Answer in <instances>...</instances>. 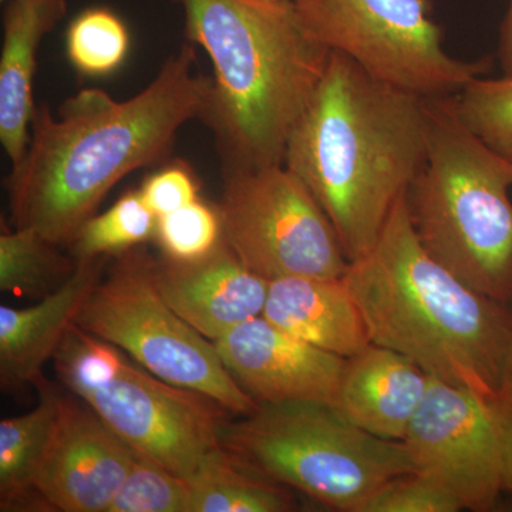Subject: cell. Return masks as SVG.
Masks as SVG:
<instances>
[{
    "label": "cell",
    "instance_id": "1",
    "mask_svg": "<svg viewBox=\"0 0 512 512\" xmlns=\"http://www.w3.org/2000/svg\"><path fill=\"white\" fill-rule=\"evenodd\" d=\"M195 69L194 46L184 45L131 99L93 87L56 116L36 107L28 150L6 180L15 228L70 247L114 185L163 160L181 127L204 119L211 82Z\"/></svg>",
    "mask_w": 512,
    "mask_h": 512
},
{
    "label": "cell",
    "instance_id": "2",
    "mask_svg": "<svg viewBox=\"0 0 512 512\" xmlns=\"http://www.w3.org/2000/svg\"><path fill=\"white\" fill-rule=\"evenodd\" d=\"M426 161L423 97L376 79L332 50L292 128L284 164L322 205L350 262L375 248Z\"/></svg>",
    "mask_w": 512,
    "mask_h": 512
},
{
    "label": "cell",
    "instance_id": "3",
    "mask_svg": "<svg viewBox=\"0 0 512 512\" xmlns=\"http://www.w3.org/2000/svg\"><path fill=\"white\" fill-rule=\"evenodd\" d=\"M373 345L430 376L491 397L510 384L512 305L474 291L421 245L407 194L375 248L343 276Z\"/></svg>",
    "mask_w": 512,
    "mask_h": 512
},
{
    "label": "cell",
    "instance_id": "4",
    "mask_svg": "<svg viewBox=\"0 0 512 512\" xmlns=\"http://www.w3.org/2000/svg\"><path fill=\"white\" fill-rule=\"evenodd\" d=\"M183 9L188 40L212 64L204 119L224 168L285 163L292 128L328 66L330 52L292 2L170 0Z\"/></svg>",
    "mask_w": 512,
    "mask_h": 512
},
{
    "label": "cell",
    "instance_id": "5",
    "mask_svg": "<svg viewBox=\"0 0 512 512\" xmlns=\"http://www.w3.org/2000/svg\"><path fill=\"white\" fill-rule=\"evenodd\" d=\"M424 111L427 161L407 192L417 237L464 284L512 305V161L461 121L454 96Z\"/></svg>",
    "mask_w": 512,
    "mask_h": 512
},
{
    "label": "cell",
    "instance_id": "6",
    "mask_svg": "<svg viewBox=\"0 0 512 512\" xmlns=\"http://www.w3.org/2000/svg\"><path fill=\"white\" fill-rule=\"evenodd\" d=\"M221 444L261 476L336 511L360 512L384 484L413 473L404 441L373 436L328 403L264 404L227 421Z\"/></svg>",
    "mask_w": 512,
    "mask_h": 512
},
{
    "label": "cell",
    "instance_id": "7",
    "mask_svg": "<svg viewBox=\"0 0 512 512\" xmlns=\"http://www.w3.org/2000/svg\"><path fill=\"white\" fill-rule=\"evenodd\" d=\"M53 360L63 384L138 456L191 481L222 448L221 404L143 370L77 323Z\"/></svg>",
    "mask_w": 512,
    "mask_h": 512
},
{
    "label": "cell",
    "instance_id": "8",
    "mask_svg": "<svg viewBox=\"0 0 512 512\" xmlns=\"http://www.w3.org/2000/svg\"><path fill=\"white\" fill-rule=\"evenodd\" d=\"M120 256L83 306L77 325L124 350L165 382L205 394L228 413L256 412L258 404L235 382L214 342L161 298L151 274L153 259L133 251Z\"/></svg>",
    "mask_w": 512,
    "mask_h": 512
},
{
    "label": "cell",
    "instance_id": "9",
    "mask_svg": "<svg viewBox=\"0 0 512 512\" xmlns=\"http://www.w3.org/2000/svg\"><path fill=\"white\" fill-rule=\"evenodd\" d=\"M305 28L367 73L423 97L456 96L493 67L448 55L430 0H292Z\"/></svg>",
    "mask_w": 512,
    "mask_h": 512
},
{
    "label": "cell",
    "instance_id": "10",
    "mask_svg": "<svg viewBox=\"0 0 512 512\" xmlns=\"http://www.w3.org/2000/svg\"><path fill=\"white\" fill-rule=\"evenodd\" d=\"M222 173V235L247 268L268 282L346 275L350 261L332 221L285 164Z\"/></svg>",
    "mask_w": 512,
    "mask_h": 512
},
{
    "label": "cell",
    "instance_id": "11",
    "mask_svg": "<svg viewBox=\"0 0 512 512\" xmlns=\"http://www.w3.org/2000/svg\"><path fill=\"white\" fill-rule=\"evenodd\" d=\"M430 377L403 440L414 473L453 495L461 510H497L507 493L504 456L487 399Z\"/></svg>",
    "mask_w": 512,
    "mask_h": 512
},
{
    "label": "cell",
    "instance_id": "12",
    "mask_svg": "<svg viewBox=\"0 0 512 512\" xmlns=\"http://www.w3.org/2000/svg\"><path fill=\"white\" fill-rule=\"evenodd\" d=\"M138 454L92 407L63 399L59 423L37 473V507L107 512Z\"/></svg>",
    "mask_w": 512,
    "mask_h": 512
},
{
    "label": "cell",
    "instance_id": "13",
    "mask_svg": "<svg viewBox=\"0 0 512 512\" xmlns=\"http://www.w3.org/2000/svg\"><path fill=\"white\" fill-rule=\"evenodd\" d=\"M222 362L258 406L320 402L335 406L346 359L256 316L214 340Z\"/></svg>",
    "mask_w": 512,
    "mask_h": 512
},
{
    "label": "cell",
    "instance_id": "14",
    "mask_svg": "<svg viewBox=\"0 0 512 512\" xmlns=\"http://www.w3.org/2000/svg\"><path fill=\"white\" fill-rule=\"evenodd\" d=\"M151 274L167 305L212 342L264 312L269 282L247 268L225 241L198 261L153 259Z\"/></svg>",
    "mask_w": 512,
    "mask_h": 512
},
{
    "label": "cell",
    "instance_id": "15",
    "mask_svg": "<svg viewBox=\"0 0 512 512\" xmlns=\"http://www.w3.org/2000/svg\"><path fill=\"white\" fill-rule=\"evenodd\" d=\"M104 258L77 262L76 271L57 291L25 309L0 306V383L18 390L42 382L47 360L55 357L79 319L103 274Z\"/></svg>",
    "mask_w": 512,
    "mask_h": 512
},
{
    "label": "cell",
    "instance_id": "16",
    "mask_svg": "<svg viewBox=\"0 0 512 512\" xmlns=\"http://www.w3.org/2000/svg\"><path fill=\"white\" fill-rule=\"evenodd\" d=\"M430 380L409 357L370 343L346 359L335 407L367 433L403 441Z\"/></svg>",
    "mask_w": 512,
    "mask_h": 512
},
{
    "label": "cell",
    "instance_id": "17",
    "mask_svg": "<svg viewBox=\"0 0 512 512\" xmlns=\"http://www.w3.org/2000/svg\"><path fill=\"white\" fill-rule=\"evenodd\" d=\"M262 316L289 335L345 359L372 343L343 276H288L269 282Z\"/></svg>",
    "mask_w": 512,
    "mask_h": 512
},
{
    "label": "cell",
    "instance_id": "18",
    "mask_svg": "<svg viewBox=\"0 0 512 512\" xmlns=\"http://www.w3.org/2000/svg\"><path fill=\"white\" fill-rule=\"evenodd\" d=\"M67 15V0H6L0 53V143L12 165L28 150L37 52Z\"/></svg>",
    "mask_w": 512,
    "mask_h": 512
},
{
    "label": "cell",
    "instance_id": "19",
    "mask_svg": "<svg viewBox=\"0 0 512 512\" xmlns=\"http://www.w3.org/2000/svg\"><path fill=\"white\" fill-rule=\"evenodd\" d=\"M39 403L0 423V510L37 507L33 484L62 413L63 397L42 380Z\"/></svg>",
    "mask_w": 512,
    "mask_h": 512
},
{
    "label": "cell",
    "instance_id": "20",
    "mask_svg": "<svg viewBox=\"0 0 512 512\" xmlns=\"http://www.w3.org/2000/svg\"><path fill=\"white\" fill-rule=\"evenodd\" d=\"M188 512H289L299 503L286 485L256 473L224 447L191 480Z\"/></svg>",
    "mask_w": 512,
    "mask_h": 512
},
{
    "label": "cell",
    "instance_id": "21",
    "mask_svg": "<svg viewBox=\"0 0 512 512\" xmlns=\"http://www.w3.org/2000/svg\"><path fill=\"white\" fill-rule=\"evenodd\" d=\"M60 245L30 228L0 234V289L15 296L45 298L74 274L77 261L60 254Z\"/></svg>",
    "mask_w": 512,
    "mask_h": 512
},
{
    "label": "cell",
    "instance_id": "22",
    "mask_svg": "<svg viewBox=\"0 0 512 512\" xmlns=\"http://www.w3.org/2000/svg\"><path fill=\"white\" fill-rule=\"evenodd\" d=\"M158 217L140 190L128 191L109 211L84 222L70 248L77 262L123 255L156 238Z\"/></svg>",
    "mask_w": 512,
    "mask_h": 512
},
{
    "label": "cell",
    "instance_id": "23",
    "mask_svg": "<svg viewBox=\"0 0 512 512\" xmlns=\"http://www.w3.org/2000/svg\"><path fill=\"white\" fill-rule=\"evenodd\" d=\"M66 47L77 72L89 77L107 76L126 59L130 33L113 10L87 9L70 23Z\"/></svg>",
    "mask_w": 512,
    "mask_h": 512
},
{
    "label": "cell",
    "instance_id": "24",
    "mask_svg": "<svg viewBox=\"0 0 512 512\" xmlns=\"http://www.w3.org/2000/svg\"><path fill=\"white\" fill-rule=\"evenodd\" d=\"M454 103L461 121L512 161V77H476L454 96Z\"/></svg>",
    "mask_w": 512,
    "mask_h": 512
},
{
    "label": "cell",
    "instance_id": "25",
    "mask_svg": "<svg viewBox=\"0 0 512 512\" xmlns=\"http://www.w3.org/2000/svg\"><path fill=\"white\" fill-rule=\"evenodd\" d=\"M154 239L164 258L177 262L198 261L212 254L224 241L220 211L200 198L158 217Z\"/></svg>",
    "mask_w": 512,
    "mask_h": 512
},
{
    "label": "cell",
    "instance_id": "26",
    "mask_svg": "<svg viewBox=\"0 0 512 512\" xmlns=\"http://www.w3.org/2000/svg\"><path fill=\"white\" fill-rule=\"evenodd\" d=\"M191 494L190 480L138 456L107 512H188Z\"/></svg>",
    "mask_w": 512,
    "mask_h": 512
},
{
    "label": "cell",
    "instance_id": "27",
    "mask_svg": "<svg viewBox=\"0 0 512 512\" xmlns=\"http://www.w3.org/2000/svg\"><path fill=\"white\" fill-rule=\"evenodd\" d=\"M461 505L440 485L419 473L390 480L363 505L360 512H457Z\"/></svg>",
    "mask_w": 512,
    "mask_h": 512
},
{
    "label": "cell",
    "instance_id": "28",
    "mask_svg": "<svg viewBox=\"0 0 512 512\" xmlns=\"http://www.w3.org/2000/svg\"><path fill=\"white\" fill-rule=\"evenodd\" d=\"M201 185L190 164L175 160L146 178L140 192L147 207L157 217L200 200Z\"/></svg>",
    "mask_w": 512,
    "mask_h": 512
},
{
    "label": "cell",
    "instance_id": "29",
    "mask_svg": "<svg viewBox=\"0 0 512 512\" xmlns=\"http://www.w3.org/2000/svg\"><path fill=\"white\" fill-rule=\"evenodd\" d=\"M497 426L503 447L505 491L512 494V386L507 387L495 396L485 397Z\"/></svg>",
    "mask_w": 512,
    "mask_h": 512
},
{
    "label": "cell",
    "instance_id": "30",
    "mask_svg": "<svg viewBox=\"0 0 512 512\" xmlns=\"http://www.w3.org/2000/svg\"><path fill=\"white\" fill-rule=\"evenodd\" d=\"M497 56L503 69V76L512 77V0L508 2L507 12L501 23Z\"/></svg>",
    "mask_w": 512,
    "mask_h": 512
},
{
    "label": "cell",
    "instance_id": "31",
    "mask_svg": "<svg viewBox=\"0 0 512 512\" xmlns=\"http://www.w3.org/2000/svg\"><path fill=\"white\" fill-rule=\"evenodd\" d=\"M510 384L512 386V356H511V363H510Z\"/></svg>",
    "mask_w": 512,
    "mask_h": 512
},
{
    "label": "cell",
    "instance_id": "32",
    "mask_svg": "<svg viewBox=\"0 0 512 512\" xmlns=\"http://www.w3.org/2000/svg\"><path fill=\"white\" fill-rule=\"evenodd\" d=\"M272 2H292V0H272Z\"/></svg>",
    "mask_w": 512,
    "mask_h": 512
},
{
    "label": "cell",
    "instance_id": "33",
    "mask_svg": "<svg viewBox=\"0 0 512 512\" xmlns=\"http://www.w3.org/2000/svg\"><path fill=\"white\" fill-rule=\"evenodd\" d=\"M2 2H6V0H2Z\"/></svg>",
    "mask_w": 512,
    "mask_h": 512
}]
</instances>
